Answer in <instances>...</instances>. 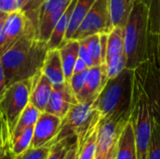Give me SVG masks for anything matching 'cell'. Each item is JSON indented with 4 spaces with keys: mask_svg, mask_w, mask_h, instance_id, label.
Wrapping results in <instances>:
<instances>
[{
    "mask_svg": "<svg viewBox=\"0 0 160 159\" xmlns=\"http://www.w3.org/2000/svg\"><path fill=\"white\" fill-rule=\"evenodd\" d=\"M47 52V42L38 39L36 25H30L15 43L0 54L7 87L31 79L41 71Z\"/></svg>",
    "mask_w": 160,
    "mask_h": 159,
    "instance_id": "6da1fadb",
    "label": "cell"
},
{
    "mask_svg": "<svg viewBox=\"0 0 160 159\" xmlns=\"http://www.w3.org/2000/svg\"><path fill=\"white\" fill-rule=\"evenodd\" d=\"M135 69L125 68L108 80L101 93L93 103L101 119L128 122L131 116Z\"/></svg>",
    "mask_w": 160,
    "mask_h": 159,
    "instance_id": "7a4b0ae2",
    "label": "cell"
},
{
    "mask_svg": "<svg viewBox=\"0 0 160 159\" xmlns=\"http://www.w3.org/2000/svg\"><path fill=\"white\" fill-rule=\"evenodd\" d=\"M125 29L127 68L136 69L148 59L150 40L149 0H135Z\"/></svg>",
    "mask_w": 160,
    "mask_h": 159,
    "instance_id": "3957f363",
    "label": "cell"
},
{
    "mask_svg": "<svg viewBox=\"0 0 160 159\" xmlns=\"http://www.w3.org/2000/svg\"><path fill=\"white\" fill-rule=\"evenodd\" d=\"M130 122L135 134L136 159H147L152 136V115L141 78L135 71Z\"/></svg>",
    "mask_w": 160,
    "mask_h": 159,
    "instance_id": "277c9868",
    "label": "cell"
},
{
    "mask_svg": "<svg viewBox=\"0 0 160 159\" xmlns=\"http://www.w3.org/2000/svg\"><path fill=\"white\" fill-rule=\"evenodd\" d=\"M93 103V101H86L78 102L73 105L67 115L62 119L60 131L53 142L68 137L76 136L78 146L82 145L99 126L101 119L100 113L94 109Z\"/></svg>",
    "mask_w": 160,
    "mask_h": 159,
    "instance_id": "5b68a950",
    "label": "cell"
},
{
    "mask_svg": "<svg viewBox=\"0 0 160 159\" xmlns=\"http://www.w3.org/2000/svg\"><path fill=\"white\" fill-rule=\"evenodd\" d=\"M149 44L148 59L135 71L142 82L152 118L160 125V51L157 40Z\"/></svg>",
    "mask_w": 160,
    "mask_h": 159,
    "instance_id": "8992f818",
    "label": "cell"
},
{
    "mask_svg": "<svg viewBox=\"0 0 160 159\" xmlns=\"http://www.w3.org/2000/svg\"><path fill=\"white\" fill-rule=\"evenodd\" d=\"M33 78L17 82L8 86L0 97V112L7 122L10 135L22 112L29 104Z\"/></svg>",
    "mask_w": 160,
    "mask_h": 159,
    "instance_id": "52a82bcc",
    "label": "cell"
},
{
    "mask_svg": "<svg viewBox=\"0 0 160 159\" xmlns=\"http://www.w3.org/2000/svg\"><path fill=\"white\" fill-rule=\"evenodd\" d=\"M113 27L109 0H96L72 39L81 40L95 34H109Z\"/></svg>",
    "mask_w": 160,
    "mask_h": 159,
    "instance_id": "ba28073f",
    "label": "cell"
},
{
    "mask_svg": "<svg viewBox=\"0 0 160 159\" xmlns=\"http://www.w3.org/2000/svg\"><path fill=\"white\" fill-rule=\"evenodd\" d=\"M72 0H44L38 9L37 37L47 42L59 19Z\"/></svg>",
    "mask_w": 160,
    "mask_h": 159,
    "instance_id": "9c48e42d",
    "label": "cell"
},
{
    "mask_svg": "<svg viewBox=\"0 0 160 159\" xmlns=\"http://www.w3.org/2000/svg\"><path fill=\"white\" fill-rule=\"evenodd\" d=\"M128 122L100 119L97 136L95 159L106 158L108 154L117 145L118 139Z\"/></svg>",
    "mask_w": 160,
    "mask_h": 159,
    "instance_id": "30bf717a",
    "label": "cell"
},
{
    "mask_svg": "<svg viewBox=\"0 0 160 159\" xmlns=\"http://www.w3.org/2000/svg\"><path fill=\"white\" fill-rule=\"evenodd\" d=\"M62 125V119L52 113L43 112L34 126L33 139L31 146L39 148L46 145H52L58 135Z\"/></svg>",
    "mask_w": 160,
    "mask_h": 159,
    "instance_id": "8fae6325",
    "label": "cell"
},
{
    "mask_svg": "<svg viewBox=\"0 0 160 159\" xmlns=\"http://www.w3.org/2000/svg\"><path fill=\"white\" fill-rule=\"evenodd\" d=\"M32 24L36 25L22 9L8 13L0 43V54L15 43Z\"/></svg>",
    "mask_w": 160,
    "mask_h": 159,
    "instance_id": "7c38bea8",
    "label": "cell"
},
{
    "mask_svg": "<svg viewBox=\"0 0 160 159\" xmlns=\"http://www.w3.org/2000/svg\"><path fill=\"white\" fill-rule=\"evenodd\" d=\"M78 103L76 96L68 82L53 86L51 97L45 109L46 112L52 113L63 119L71 107Z\"/></svg>",
    "mask_w": 160,
    "mask_h": 159,
    "instance_id": "4fadbf2b",
    "label": "cell"
},
{
    "mask_svg": "<svg viewBox=\"0 0 160 159\" xmlns=\"http://www.w3.org/2000/svg\"><path fill=\"white\" fill-rule=\"evenodd\" d=\"M109 80L105 64L89 68L85 84L76 96L78 102L95 101Z\"/></svg>",
    "mask_w": 160,
    "mask_h": 159,
    "instance_id": "5bb4252c",
    "label": "cell"
},
{
    "mask_svg": "<svg viewBox=\"0 0 160 159\" xmlns=\"http://www.w3.org/2000/svg\"><path fill=\"white\" fill-rule=\"evenodd\" d=\"M52 84L39 71L33 78V87L30 94L29 103L35 106L39 112H45L49 99L52 92Z\"/></svg>",
    "mask_w": 160,
    "mask_h": 159,
    "instance_id": "9a60e30c",
    "label": "cell"
},
{
    "mask_svg": "<svg viewBox=\"0 0 160 159\" xmlns=\"http://www.w3.org/2000/svg\"><path fill=\"white\" fill-rule=\"evenodd\" d=\"M125 58H127L125 52V29L124 27H113L109 33L105 65L106 67H112Z\"/></svg>",
    "mask_w": 160,
    "mask_h": 159,
    "instance_id": "2e32d148",
    "label": "cell"
},
{
    "mask_svg": "<svg viewBox=\"0 0 160 159\" xmlns=\"http://www.w3.org/2000/svg\"><path fill=\"white\" fill-rule=\"evenodd\" d=\"M41 72L51 82L52 86L60 85L66 82L61 56L58 49L48 50Z\"/></svg>",
    "mask_w": 160,
    "mask_h": 159,
    "instance_id": "e0dca14e",
    "label": "cell"
},
{
    "mask_svg": "<svg viewBox=\"0 0 160 159\" xmlns=\"http://www.w3.org/2000/svg\"><path fill=\"white\" fill-rule=\"evenodd\" d=\"M59 52L61 56L63 70L65 79L68 82L73 74V69L77 59L79 58L80 42L76 39H70L64 42L59 47Z\"/></svg>",
    "mask_w": 160,
    "mask_h": 159,
    "instance_id": "ac0fdd59",
    "label": "cell"
},
{
    "mask_svg": "<svg viewBox=\"0 0 160 159\" xmlns=\"http://www.w3.org/2000/svg\"><path fill=\"white\" fill-rule=\"evenodd\" d=\"M76 2H77V0H72L70 2L69 6L68 7V8L66 9V11L64 12V14L62 15V17L59 19L56 25L54 26V28L51 34V37L47 41L48 50L59 49V47L64 42Z\"/></svg>",
    "mask_w": 160,
    "mask_h": 159,
    "instance_id": "d6986e66",
    "label": "cell"
},
{
    "mask_svg": "<svg viewBox=\"0 0 160 159\" xmlns=\"http://www.w3.org/2000/svg\"><path fill=\"white\" fill-rule=\"evenodd\" d=\"M115 159H136L135 134L130 120L118 139Z\"/></svg>",
    "mask_w": 160,
    "mask_h": 159,
    "instance_id": "ffe728a7",
    "label": "cell"
},
{
    "mask_svg": "<svg viewBox=\"0 0 160 159\" xmlns=\"http://www.w3.org/2000/svg\"><path fill=\"white\" fill-rule=\"evenodd\" d=\"M135 0H109L110 11L114 27H125Z\"/></svg>",
    "mask_w": 160,
    "mask_h": 159,
    "instance_id": "44dd1931",
    "label": "cell"
},
{
    "mask_svg": "<svg viewBox=\"0 0 160 159\" xmlns=\"http://www.w3.org/2000/svg\"><path fill=\"white\" fill-rule=\"evenodd\" d=\"M95 1L96 0H77L74 9H73V12H72V15H71L70 22H69L68 29L67 31L64 42L72 39V37H73L75 32L77 31L78 27L80 26L82 21L84 19L85 15L87 14V12L89 11V9L95 3Z\"/></svg>",
    "mask_w": 160,
    "mask_h": 159,
    "instance_id": "7402d4cb",
    "label": "cell"
},
{
    "mask_svg": "<svg viewBox=\"0 0 160 159\" xmlns=\"http://www.w3.org/2000/svg\"><path fill=\"white\" fill-rule=\"evenodd\" d=\"M40 113L41 112H39L35 106L29 103L18 119V122L10 135V142L14 140L16 137H18L26 127L35 126Z\"/></svg>",
    "mask_w": 160,
    "mask_h": 159,
    "instance_id": "603a6c76",
    "label": "cell"
},
{
    "mask_svg": "<svg viewBox=\"0 0 160 159\" xmlns=\"http://www.w3.org/2000/svg\"><path fill=\"white\" fill-rule=\"evenodd\" d=\"M80 43H82L87 50L94 67L95 66H100L103 64L102 56H101V49H100V36L99 34H95L92 36H89L83 39L79 40Z\"/></svg>",
    "mask_w": 160,
    "mask_h": 159,
    "instance_id": "cb8c5ba5",
    "label": "cell"
},
{
    "mask_svg": "<svg viewBox=\"0 0 160 159\" xmlns=\"http://www.w3.org/2000/svg\"><path fill=\"white\" fill-rule=\"evenodd\" d=\"M34 126L26 127L18 137L10 142V148L13 156H19L26 151L30 146L33 139Z\"/></svg>",
    "mask_w": 160,
    "mask_h": 159,
    "instance_id": "d4e9b609",
    "label": "cell"
},
{
    "mask_svg": "<svg viewBox=\"0 0 160 159\" xmlns=\"http://www.w3.org/2000/svg\"><path fill=\"white\" fill-rule=\"evenodd\" d=\"M77 142V137L71 136L53 142L47 159H65L69 149Z\"/></svg>",
    "mask_w": 160,
    "mask_h": 159,
    "instance_id": "484cf974",
    "label": "cell"
},
{
    "mask_svg": "<svg viewBox=\"0 0 160 159\" xmlns=\"http://www.w3.org/2000/svg\"><path fill=\"white\" fill-rule=\"evenodd\" d=\"M98 130V127L82 142V145L78 146V157H77V159H95L96 150H97Z\"/></svg>",
    "mask_w": 160,
    "mask_h": 159,
    "instance_id": "4316f807",
    "label": "cell"
},
{
    "mask_svg": "<svg viewBox=\"0 0 160 159\" xmlns=\"http://www.w3.org/2000/svg\"><path fill=\"white\" fill-rule=\"evenodd\" d=\"M147 159H160V125L152 118V136Z\"/></svg>",
    "mask_w": 160,
    "mask_h": 159,
    "instance_id": "83f0119b",
    "label": "cell"
},
{
    "mask_svg": "<svg viewBox=\"0 0 160 159\" xmlns=\"http://www.w3.org/2000/svg\"><path fill=\"white\" fill-rule=\"evenodd\" d=\"M51 150V145L39 148L29 147L26 151L19 156H14L13 159H47Z\"/></svg>",
    "mask_w": 160,
    "mask_h": 159,
    "instance_id": "f1b7e54d",
    "label": "cell"
},
{
    "mask_svg": "<svg viewBox=\"0 0 160 159\" xmlns=\"http://www.w3.org/2000/svg\"><path fill=\"white\" fill-rule=\"evenodd\" d=\"M149 6L151 22L158 36L160 51V0H149Z\"/></svg>",
    "mask_w": 160,
    "mask_h": 159,
    "instance_id": "f546056e",
    "label": "cell"
},
{
    "mask_svg": "<svg viewBox=\"0 0 160 159\" xmlns=\"http://www.w3.org/2000/svg\"><path fill=\"white\" fill-rule=\"evenodd\" d=\"M88 71H89V68L79 73H73L70 80L68 81L70 87L72 91L74 92L75 96H77L81 92V90L83 88L85 82H86L87 75H88Z\"/></svg>",
    "mask_w": 160,
    "mask_h": 159,
    "instance_id": "4dcf8cb0",
    "label": "cell"
},
{
    "mask_svg": "<svg viewBox=\"0 0 160 159\" xmlns=\"http://www.w3.org/2000/svg\"><path fill=\"white\" fill-rule=\"evenodd\" d=\"M20 9L18 0H0V10L10 13Z\"/></svg>",
    "mask_w": 160,
    "mask_h": 159,
    "instance_id": "1f68e13d",
    "label": "cell"
},
{
    "mask_svg": "<svg viewBox=\"0 0 160 159\" xmlns=\"http://www.w3.org/2000/svg\"><path fill=\"white\" fill-rule=\"evenodd\" d=\"M79 42H80V41H79ZM79 57H80V58H82V59L86 63V65L88 66V67H89V68H90V67H94L93 61H92V59H91V57H90V55H89V53H88V52H87L86 48H85L82 43H80Z\"/></svg>",
    "mask_w": 160,
    "mask_h": 159,
    "instance_id": "d6a6232c",
    "label": "cell"
},
{
    "mask_svg": "<svg viewBox=\"0 0 160 159\" xmlns=\"http://www.w3.org/2000/svg\"><path fill=\"white\" fill-rule=\"evenodd\" d=\"M100 49H101V56L103 64H105L106 55H107V50H108V38L109 34H100Z\"/></svg>",
    "mask_w": 160,
    "mask_h": 159,
    "instance_id": "836d02e7",
    "label": "cell"
},
{
    "mask_svg": "<svg viewBox=\"0 0 160 159\" xmlns=\"http://www.w3.org/2000/svg\"><path fill=\"white\" fill-rule=\"evenodd\" d=\"M10 145H0V159H13Z\"/></svg>",
    "mask_w": 160,
    "mask_h": 159,
    "instance_id": "e575fe53",
    "label": "cell"
},
{
    "mask_svg": "<svg viewBox=\"0 0 160 159\" xmlns=\"http://www.w3.org/2000/svg\"><path fill=\"white\" fill-rule=\"evenodd\" d=\"M6 89H7V84H6L5 72H4V68H3V66H2L1 57H0V97L3 96Z\"/></svg>",
    "mask_w": 160,
    "mask_h": 159,
    "instance_id": "d590c367",
    "label": "cell"
},
{
    "mask_svg": "<svg viewBox=\"0 0 160 159\" xmlns=\"http://www.w3.org/2000/svg\"><path fill=\"white\" fill-rule=\"evenodd\" d=\"M88 66L86 65V63L82 59V58H78L76 63H75V66H74V69H73V73H79V72H82V71H84L86 69H88Z\"/></svg>",
    "mask_w": 160,
    "mask_h": 159,
    "instance_id": "8d00e7d4",
    "label": "cell"
},
{
    "mask_svg": "<svg viewBox=\"0 0 160 159\" xmlns=\"http://www.w3.org/2000/svg\"><path fill=\"white\" fill-rule=\"evenodd\" d=\"M8 13L0 10V43H1L2 36H3V31H4V27H5L6 22L8 20Z\"/></svg>",
    "mask_w": 160,
    "mask_h": 159,
    "instance_id": "74e56055",
    "label": "cell"
},
{
    "mask_svg": "<svg viewBox=\"0 0 160 159\" xmlns=\"http://www.w3.org/2000/svg\"><path fill=\"white\" fill-rule=\"evenodd\" d=\"M78 157V142H76L68 152V155L65 159H77Z\"/></svg>",
    "mask_w": 160,
    "mask_h": 159,
    "instance_id": "f35d334b",
    "label": "cell"
},
{
    "mask_svg": "<svg viewBox=\"0 0 160 159\" xmlns=\"http://www.w3.org/2000/svg\"><path fill=\"white\" fill-rule=\"evenodd\" d=\"M116 147H117V145L108 154V156L106 157L105 159H115V157H116Z\"/></svg>",
    "mask_w": 160,
    "mask_h": 159,
    "instance_id": "ab89813d",
    "label": "cell"
}]
</instances>
